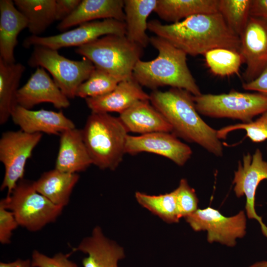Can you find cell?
Instances as JSON below:
<instances>
[{"mask_svg": "<svg viewBox=\"0 0 267 267\" xmlns=\"http://www.w3.org/2000/svg\"><path fill=\"white\" fill-rule=\"evenodd\" d=\"M150 43L158 51V56L150 61L138 60L133 72V77L141 86L153 90L170 86L194 96L202 93L188 67L184 51L157 36L150 38Z\"/></svg>", "mask_w": 267, "mask_h": 267, "instance_id": "cell-3", "label": "cell"}, {"mask_svg": "<svg viewBox=\"0 0 267 267\" xmlns=\"http://www.w3.org/2000/svg\"><path fill=\"white\" fill-rule=\"evenodd\" d=\"M11 117L21 131L29 134L60 135L65 131L76 128L74 122L62 111L33 110L17 105Z\"/></svg>", "mask_w": 267, "mask_h": 267, "instance_id": "cell-16", "label": "cell"}, {"mask_svg": "<svg viewBox=\"0 0 267 267\" xmlns=\"http://www.w3.org/2000/svg\"><path fill=\"white\" fill-rule=\"evenodd\" d=\"M198 112L215 118H229L248 123L267 111V96L259 92L228 93L193 95Z\"/></svg>", "mask_w": 267, "mask_h": 267, "instance_id": "cell-7", "label": "cell"}, {"mask_svg": "<svg viewBox=\"0 0 267 267\" xmlns=\"http://www.w3.org/2000/svg\"><path fill=\"white\" fill-rule=\"evenodd\" d=\"M239 38V52L246 65L243 78L247 83L267 68V20L250 16Z\"/></svg>", "mask_w": 267, "mask_h": 267, "instance_id": "cell-13", "label": "cell"}, {"mask_svg": "<svg viewBox=\"0 0 267 267\" xmlns=\"http://www.w3.org/2000/svg\"><path fill=\"white\" fill-rule=\"evenodd\" d=\"M249 267H267V261H263L258 262L250 266Z\"/></svg>", "mask_w": 267, "mask_h": 267, "instance_id": "cell-40", "label": "cell"}, {"mask_svg": "<svg viewBox=\"0 0 267 267\" xmlns=\"http://www.w3.org/2000/svg\"><path fill=\"white\" fill-rule=\"evenodd\" d=\"M28 61L32 67H41L52 76L62 92L69 98H75L79 87L86 81L95 68L89 59H69L59 54L58 50L37 46Z\"/></svg>", "mask_w": 267, "mask_h": 267, "instance_id": "cell-8", "label": "cell"}, {"mask_svg": "<svg viewBox=\"0 0 267 267\" xmlns=\"http://www.w3.org/2000/svg\"><path fill=\"white\" fill-rule=\"evenodd\" d=\"M43 134H29L21 130L7 131L0 139V161L4 167L0 190H7L9 195L17 183L23 179L27 160L40 141Z\"/></svg>", "mask_w": 267, "mask_h": 267, "instance_id": "cell-9", "label": "cell"}, {"mask_svg": "<svg viewBox=\"0 0 267 267\" xmlns=\"http://www.w3.org/2000/svg\"><path fill=\"white\" fill-rule=\"evenodd\" d=\"M25 70L20 63L8 64L0 59V124L6 123L17 105V94Z\"/></svg>", "mask_w": 267, "mask_h": 267, "instance_id": "cell-26", "label": "cell"}, {"mask_svg": "<svg viewBox=\"0 0 267 267\" xmlns=\"http://www.w3.org/2000/svg\"><path fill=\"white\" fill-rule=\"evenodd\" d=\"M150 100V94L132 78L120 82L111 92L99 96L85 98L91 112H118L120 114L138 101Z\"/></svg>", "mask_w": 267, "mask_h": 267, "instance_id": "cell-18", "label": "cell"}, {"mask_svg": "<svg viewBox=\"0 0 267 267\" xmlns=\"http://www.w3.org/2000/svg\"><path fill=\"white\" fill-rule=\"evenodd\" d=\"M82 131L92 164L102 170H115L126 154L128 135L119 118L91 112Z\"/></svg>", "mask_w": 267, "mask_h": 267, "instance_id": "cell-4", "label": "cell"}, {"mask_svg": "<svg viewBox=\"0 0 267 267\" xmlns=\"http://www.w3.org/2000/svg\"><path fill=\"white\" fill-rule=\"evenodd\" d=\"M142 152L161 155L179 166H183L192 154L188 145L170 132H154L137 136L128 134L126 154L133 155Z\"/></svg>", "mask_w": 267, "mask_h": 267, "instance_id": "cell-14", "label": "cell"}, {"mask_svg": "<svg viewBox=\"0 0 267 267\" xmlns=\"http://www.w3.org/2000/svg\"><path fill=\"white\" fill-rule=\"evenodd\" d=\"M250 14L267 20V0H252Z\"/></svg>", "mask_w": 267, "mask_h": 267, "instance_id": "cell-38", "label": "cell"}, {"mask_svg": "<svg viewBox=\"0 0 267 267\" xmlns=\"http://www.w3.org/2000/svg\"><path fill=\"white\" fill-rule=\"evenodd\" d=\"M243 130L246 136L253 142H262L267 139V111L255 120L248 123H238L224 127L217 130L219 138L224 139L232 131Z\"/></svg>", "mask_w": 267, "mask_h": 267, "instance_id": "cell-32", "label": "cell"}, {"mask_svg": "<svg viewBox=\"0 0 267 267\" xmlns=\"http://www.w3.org/2000/svg\"><path fill=\"white\" fill-rule=\"evenodd\" d=\"M73 251L87 255L82 260L83 267H119V261L125 257L124 249L105 237L99 226H95L91 235L85 237Z\"/></svg>", "mask_w": 267, "mask_h": 267, "instance_id": "cell-17", "label": "cell"}, {"mask_svg": "<svg viewBox=\"0 0 267 267\" xmlns=\"http://www.w3.org/2000/svg\"><path fill=\"white\" fill-rule=\"evenodd\" d=\"M17 105L31 109L42 103H50L57 109L68 107L69 98L62 92L45 69L38 67L27 82L19 89Z\"/></svg>", "mask_w": 267, "mask_h": 267, "instance_id": "cell-15", "label": "cell"}, {"mask_svg": "<svg viewBox=\"0 0 267 267\" xmlns=\"http://www.w3.org/2000/svg\"><path fill=\"white\" fill-rule=\"evenodd\" d=\"M174 190L179 218H185L198 209V198L194 189L189 185L186 179H181L178 186Z\"/></svg>", "mask_w": 267, "mask_h": 267, "instance_id": "cell-33", "label": "cell"}, {"mask_svg": "<svg viewBox=\"0 0 267 267\" xmlns=\"http://www.w3.org/2000/svg\"><path fill=\"white\" fill-rule=\"evenodd\" d=\"M69 254L58 253L52 257H49L37 250H34L31 260L32 266V267H78L75 263L69 260Z\"/></svg>", "mask_w": 267, "mask_h": 267, "instance_id": "cell-34", "label": "cell"}, {"mask_svg": "<svg viewBox=\"0 0 267 267\" xmlns=\"http://www.w3.org/2000/svg\"><path fill=\"white\" fill-rule=\"evenodd\" d=\"M121 82L106 71L95 67L89 78L77 89L76 96L86 98L106 94Z\"/></svg>", "mask_w": 267, "mask_h": 267, "instance_id": "cell-31", "label": "cell"}, {"mask_svg": "<svg viewBox=\"0 0 267 267\" xmlns=\"http://www.w3.org/2000/svg\"><path fill=\"white\" fill-rule=\"evenodd\" d=\"M81 0H56L55 20L62 21L77 8Z\"/></svg>", "mask_w": 267, "mask_h": 267, "instance_id": "cell-36", "label": "cell"}, {"mask_svg": "<svg viewBox=\"0 0 267 267\" xmlns=\"http://www.w3.org/2000/svg\"><path fill=\"white\" fill-rule=\"evenodd\" d=\"M28 21L11 0H0V59L15 63L14 49L19 33L28 28Z\"/></svg>", "mask_w": 267, "mask_h": 267, "instance_id": "cell-22", "label": "cell"}, {"mask_svg": "<svg viewBox=\"0 0 267 267\" xmlns=\"http://www.w3.org/2000/svg\"><path fill=\"white\" fill-rule=\"evenodd\" d=\"M242 87L245 90L255 91L267 96V68L254 80L243 83Z\"/></svg>", "mask_w": 267, "mask_h": 267, "instance_id": "cell-37", "label": "cell"}, {"mask_svg": "<svg viewBox=\"0 0 267 267\" xmlns=\"http://www.w3.org/2000/svg\"><path fill=\"white\" fill-rule=\"evenodd\" d=\"M17 8L28 21L33 36H39L55 20L56 0H14Z\"/></svg>", "mask_w": 267, "mask_h": 267, "instance_id": "cell-27", "label": "cell"}, {"mask_svg": "<svg viewBox=\"0 0 267 267\" xmlns=\"http://www.w3.org/2000/svg\"><path fill=\"white\" fill-rule=\"evenodd\" d=\"M267 179V161L263 159L261 151L257 149L253 155H244L242 162H239L237 170L234 172L233 183L237 197L245 195V210L249 219H256L259 222L263 234L267 237V226L255 211V194L258 185Z\"/></svg>", "mask_w": 267, "mask_h": 267, "instance_id": "cell-12", "label": "cell"}, {"mask_svg": "<svg viewBox=\"0 0 267 267\" xmlns=\"http://www.w3.org/2000/svg\"><path fill=\"white\" fill-rule=\"evenodd\" d=\"M125 22L113 19L93 21L81 24L78 27L48 37L31 35L26 38L22 45L25 48L41 46L58 50L63 47H77L109 35H125Z\"/></svg>", "mask_w": 267, "mask_h": 267, "instance_id": "cell-10", "label": "cell"}, {"mask_svg": "<svg viewBox=\"0 0 267 267\" xmlns=\"http://www.w3.org/2000/svg\"><path fill=\"white\" fill-rule=\"evenodd\" d=\"M126 36L131 42L143 48L150 43L146 34L148 17L154 11L157 0H124Z\"/></svg>", "mask_w": 267, "mask_h": 267, "instance_id": "cell-24", "label": "cell"}, {"mask_svg": "<svg viewBox=\"0 0 267 267\" xmlns=\"http://www.w3.org/2000/svg\"><path fill=\"white\" fill-rule=\"evenodd\" d=\"M119 119L128 132L144 134L172 132V127L150 100L138 101L120 114Z\"/></svg>", "mask_w": 267, "mask_h": 267, "instance_id": "cell-21", "label": "cell"}, {"mask_svg": "<svg viewBox=\"0 0 267 267\" xmlns=\"http://www.w3.org/2000/svg\"><path fill=\"white\" fill-rule=\"evenodd\" d=\"M148 29L191 56L204 55L217 48L238 51L240 48L239 37L219 12L194 15L170 24L151 20Z\"/></svg>", "mask_w": 267, "mask_h": 267, "instance_id": "cell-1", "label": "cell"}, {"mask_svg": "<svg viewBox=\"0 0 267 267\" xmlns=\"http://www.w3.org/2000/svg\"><path fill=\"white\" fill-rule=\"evenodd\" d=\"M122 0H83L75 11L61 21L57 29L65 32L69 28L98 19H113L125 22Z\"/></svg>", "mask_w": 267, "mask_h": 267, "instance_id": "cell-20", "label": "cell"}, {"mask_svg": "<svg viewBox=\"0 0 267 267\" xmlns=\"http://www.w3.org/2000/svg\"><path fill=\"white\" fill-rule=\"evenodd\" d=\"M218 0H157L154 11L172 24L196 14L218 12Z\"/></svg>", "mask_w": 267, "mask_h": 267, "instance_id": "cell-25", "label": "cell"}, {"mask_svg": "<svg viewBox=\"0 0 267 267\" xmlns=\"http://www.w3.org/2000/svg\"><path fill=\"white\" fill-rule=\"evenodd\" d=\"M150 101L167 120L176 136L197 144L217 157L222 156L217 130L200 117L190 92L173 88L165 91L154 90L150 94Z\"/></svg>", "mask_w": 267, "mask_h": 267, "instance_id": "cell-2", "label": "cell"}, {"mask_svg": "<svg viewBox=\"0 0 267 267\" xmlns=\"http://www.w3.org/2000/svg\"><path fill=\"white\" fill-rule=\"evenodd\" d=\"M33 182L20 180L0 204L13 213L20 226L31 231H37L55 221L63 207L54 204L39 193Z\"/></svg>", "mask_w": 267, "mask_h": 267, "instance_id": "cell-6", "label": "cell"}, {"mask_svg": "<svg viewBox=\"0 0 267 267\" xmlns=\"http://www.w3.org/2000/svg\"><path fill=\"white\" fill-rule=\"evenodd\" d=\"M252 0H218V12L229 28L240 37L250 17Z\"/></svg>", "mask_w": 267, "mask_h": 267, "instance_id": "cell-30", "label": "cell"}, {"mask_svg": "<svg viewBox=\"0 0 267 267\" xmlns=\"http://www.w3.org/2000/svg\"><path fill=\"white\" fill-rule=\"evenodd\" d=\"M203 55L211 71L221 77L237 74L241 64L244 63L238 51L228 48L213 49Z\"/></svg>", "mask_w": 267, "mask_h": 267, "instance_id": "cell-29", "label": "cell"}, {"mask_svg": "<svg viewBox=\"0 0 267 267\" xmlns=\"http://www.w3.org/2000/svg\"><path fill=\"white\" fill-rule=\"evenodd\" d=\"M137 202L154 215L168 223L178 222L175 190L163 194L152 195L136 192Z\"/></svg>", "mask_w": 267, "mask_h": 267, "instance_id": "cell-28", "label": "cell"}, {"mask_svg": "<svg viewBox=\"0 0 267 267\" xmlns=\"http://www.w3.org/2000/svg\"><path fill=\"white\" fill-rule=\"evenodd\" d=\"M0 267H32V266L31 260L18 259L11 262H0Z\"/></svg>", "mask_w": 267, "mask_h": 267, "instance_id": "cell-39", "label": "cell"}, {"mask_svg": "<svg viewBox=\"0 0 267 267\" xmlns=\"http://www.w3.org/2000/svg\"><path fill=\"white\" fill-rule=\"evenodd\" d=\"M91 164L82 130L75 128L61 133L55 168L63 172L78 174Z\"/></svg>", "mask_w": 267, "mask_h": 267, "instance_id": "cell-19", "label": "cell"}, {"mask_svg": "<svg viewBox=\"0 0 267 267\" xmlns=\"http://www.w3.org/2000/svg\"><path fill=\"white\" fill-rule=\"evenodd\" d=\"M80 178L77 173H69L55 168L44 173L34 186L36 190L54 204L64 208Z\"/></svg>", "mask_w": 267, "mask_h": 267, "instance_id": "cell-23", "label": "cell"}, {"mask_svg": "<svg viewBox=\"0 0 267 267\" xmlns=\"http://www.w3.org/2000/svg\"><path fill=\"white\" fill-rule=\"evenodd\" d=\"M192 228L196 231L207 230L210 243L219 242L228 246H234L236 239L246 234V219L243 211L227 217L210 207L198 209L184 218Z\"/></svg>", "mask_w": 267, "mask_h": 267, "instance_id": "cell-11", "label": "cell"}, {"mask_svg": "<svg viewBox=\"0 0 267 267\" xmlns=\"http://www.w3.org/2000/svg\"><path fill=\"white\" fill-rule=\"evenodd\" d=\"M143 48L125 35H109L77 47L75 52L122 81L133 78Z\"/></svg>", "mask_w": 267, "mask_h": 267, "instance_id": "cell-5", "label": "cell"}, {"mask_svg": "<svg viewBox=\"0 0 267 267\" xmlns=\"http://www.w3.org/2000/svg\"><path fill=\"white\" fill-rule=\"evenodd\" d=\"M18 226L13 213L0 204V242L2 244H9L13 231Z\"/></svg>", "mask_w": 267, "mask_h": 267, "instance_id": "cell-35", "label": "cell"}]
</instances>
